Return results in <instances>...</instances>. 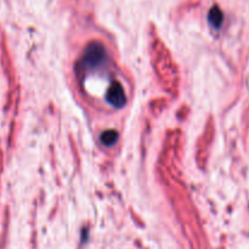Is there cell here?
I'll list each match as a JSON object with an SVG mask.
<instances>
[{"label": "cell", "mask_w": 249, "mask_h": 249, "mask_svg": "<svg viewBox=\"0 0 249 249\" xmlns=\"http://www.w3.org/2000/svg\"><path fill=\"white\" fill-rule=\"evenodd\" d=\"M100 140H101V142L104 143L105 146H107V147H111V146H113L114 143L117 142V140H118V133H117L116 130H112V129H109V130L104 131V133L101 134V136H100Z\"/></svg>", "instance_id": "277c9868"}, {"label": "cell", "mask_w": 249, "mask_h": 249, "mask_svg": "<svg viewBox=\"0 0 249 249\" xmlns=\"http://www.w3.org/2000/svg\"><path fill=\"white\" fill-rule=\"evenodd\" d=\"M106 100L109 105H112L116 108H121V107H123L125 105V92H124V89L121 85V83L114 82L108 88L106 94Z\"/></svg>", "instance_id": "7a4b0ae2"}, {"label": "cell", "mask_w": 249, "mask_h": 249, "mask_svg": "<svg viewBox=\"0 0 249 249\" xmlns=\"http://www.w3.org/2000/svg\"><path fill=\"white\" fill-rule=\"evenodd\" d=\"M223 12H221V10L219 7L215 6L209 11V23L212 24V27L218 29L221 26V23H223Z\"/></svg>", "instance_id": "3957f363"}, {"label": "cell", "mask_w": 249, "mask_h": 249, "mask_svg": "<svg viewBox=\"0 0 249 249\" xmlns=\"http://www.w3.org/2000/svg\"><path fill=\"white\" fill-rule=\"evenodd\" d=\"M107 57L106 49L100 43H92L84 50L83 57L80 58L77 65V73L83 74V73L90 72V71L96 70L97 67L105 62Z\"/></svg>", "instance_id": "6da1fadb"}]
</instances>
